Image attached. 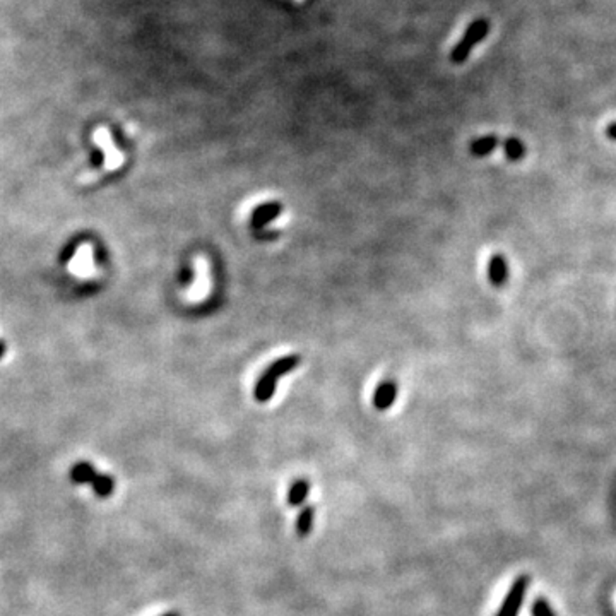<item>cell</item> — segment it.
Here are the masks:
<instances>
[{
	"mask_svg": "<svg viewBox=\"0 0 616 616\" xmlns=\"http://www.w3.org/2000/svg\"><path fill=\"white\" fill-rule=\"evenodd\" d=\"M308 493H310V483L307 479H298L291 485L290 491H288V503L291 507H298L305 502Z\"/></svg>",
	"mask_w": 616,
	"mask_h": 616,
	"instance_id": "8",
	"label": "cell"
},
{
	"mask_svg": "<svg viewBox=\"0 0 616 616\" xmlns=\"http://www.w3.org/2000/svg\"><path fill=\"white\" fill-rule=\"evenodd\" d=\"M96 474L98 473H96L94 466L87 461L78 462L70 469V479L75 483V485H86V483H93Z\"/></svg>",
	"mask_w": 616,
	"mask_h": 616,
	"instance_id": "7",
	"label": "cell"
},
{
	"mask_svg": "<svg viewBox=\"0 0 616 616\" xmlns=\"http://www.w3.org/2000/svg\"><path fill=\"white\" fill-rule=\"evenodd\" d=\"M93 490L96 493V497L99 498H106L110 497L111 493H113L115 490V479L111 478L110 474H96V478L93 479Z\"/></svg>",
	"mask_w": 616,
	"mask_h": 616,
	"instance_id": "11",
	"label": "cell"
},
{
	"mask_svg": "<svg viewBox=\"0 0 616 616\" xmlns=\"http://www.w3.org/2000/svg\"><path fill=\"white\" fill-rule=\"evenodd\" d=\"M4 353H6V344H4V341H0V358H2Z\"/></svg>",
	"mask_w": 616,
	"mask_h": 616,
	"instance_id": "16",
	"label": "cell"
},
{
	"mask_svg": "<svg viewBox=\"0 0 616 616\" xmlns=\"http://www.w3.org/2000/svg\"><path fill=\"white\" fill-rule=\"evenodd\" d=\"M300 365V356L298 355H288L283 358L276 359L273 365H269L261 378L255 383V401L257 402H267L274 395L276 387H278V380L285 375L293 371L295 368Z\"/></svg>",
	"mask_w": 616,
	"mask_h": 616,
	"instance_id": "1",
	"label": "cell"
},
{
	"mask_svg": "<svg viewBox=\"0 0 616 616\" xmlns=\"http://www.w3.org/2000/svg\"><path fill=\"white\" fill-rule=\"evenodd\" d=\"M283 207L279 202H266L262 206L255 207L254 214H252V226L254 228H264L269 223H273L279 214H281Z\"/></svg>",
	"mask_w": 616,
	"mask_h": 616,
	"instance_id": "4",
	"label": "cell"
},
{
	"mask_svg": "<svg viewBox=\"0 0 616 616\" xmlns=\"http://www.w3.org/2000/svg\"><path fill=\"white\" fill-rule=\"evenodd\" d=\"M395 395H398V386L392 380H383L377 387L374 395V406L378 411H387L394 404Z\"/></svg>",
	"mask_w": 616,
	"mask_h": 616,
	"instance_id": "5",
	"label": "cell"
},
{
	"mask_svg": "<svg viewBox=\"0 0 616 616\" xmlns=\"http://www.w3.org/2000/svg\"><path fill=\"white\" fill-rule=\"evenodd\" d=\"M503 149H505V156L510 161H519V159H522L526 156V146H524L522 141H519L515 137L507 139L503 142Z\"/></svg>",
	"mask_w": 616,
	"mask_h": 616,
	"instance_id": "12",
	"label": "cell"
},
{
	"mask_svg": "<svg viewBox=\"0 0 616 616\" xmlns=\"http://www.w3.org/2000/svg\"><path fill=\"white\" fill-rule=\"evenodd\" d=\"M163 616H180L178 613H166V615H163Z\"/></svg>",
	"mask_w": 616,
	"mask_h": 616,
	"instance_id": "17",
	"label": "cell"
},
{
	"mask_svg": "<svg viewBox=\"0 0 616 616\" xmlns=\"http://www.w3.org/2000/svg\"><path fill=\"white\" fill-rule=\"evenodd\" d=\"M606 135L611 139V141H616V122H611L610 125L606 127Z\"/></svg>",
	"mask_w": 616,
	"mask_h": 616,
	"instance_id": "14",
	"label": "cell"
},
{
	"mask_svg": "<svg viewBox=\"0 0 616 616\" xmlns=\"http://www.w3.org/2000/svg\"><path fill=\"white\" fill-rule=\"evenodd\" d=\"M295 2H297V4H302V2H305V0H295Z\"/></svg>",
	"mask_w": 616,
	"mask_h": 616,
	"instance_id": "18",
	"label": "cell"
},
{
	"mask_svg": "<svg viewBox=\"0 0 616 616\" xmlns=\"http://www.w3.org/2000/svg\"><path fill=\"white\" fill-rule=\"evenodd\" d=\"M531 613L533 616H558L557 611L553 610L550 605V601H546L545 598H538L531 606Z\"/></svg>",
	"mask_w": 616,
	"mask_h": 616,
	"instance_id": "13",
	"label": "cell"
},
{
	"mask_svg": "<svg viewBox=\"0 0 616 616\" xmlns=\"http://www.w3.org/2000/svg\"><path fill=\"white\" fill-rule=\"evenodd\" d=\"M529 575H519L510 586L509 593L503 598V603L500 606L497 616H519V611H521L524 605V599H526L527 589H529Z\"/></svg>",
	"mask_w": 616,
	"mask_h": 616,
	"instance_id": "3",
	"label": "cell"
},
{
	"mask_svg": "<svg viewBox=\"0 0 616 616\" xmlns=\"http://www.w3.org/2000/svg\"><path fill=\"white\" fill-rule=\"evenodd\" d=\"M314 521H315L314 507H310V505L303 507V509L300 510V514L297 517V534L300 536V538H307V536L310 534L312 527H314Z\"/></svg>",
	"mask_w": 616,
	"mask_h": 616,
	"instance_id": "9",
	"label": "cell"
},
{
	"mask_svg": "<svg viewBox=\"0 0 616 616\" xmlns=\"http://www.w3.org/2000/svg\"><path fill=\"white\" fill-rule=\"evenodd\" d=\"M488 278H490L491 285L498 288L505 285L507 279H509V266H507L503 255H491L490 264H488Z\"/></svg>",
	"mask_w": 616,
	"mask_h": 616,
	"instance_id": "6",
	"label": "cell"
},
{
	"mask_svg": "<svg viewBox=\"0 0 616 616\" xmlns=\"http://www.w3.org/2000/svg\"><path fill=\"white\" fill-rule=\"evenodd\" d=\"M488 31H490V23L486 19H476L474 23L469 24V27L466 30V33L461 38V42L455 45L454 50L450 54V60L454 63H462L466 62L469 54L473 51V48L478 45L479 42L486 38Z\"/></svg>",
	"mask_w": 616,
	"mask_h": 616,
	"instance_id": "2",
	"label": "cell"
},
{
	"mask_svg": "<svg viewBox=\"0 0 616 616\" xmlns=\"http://www.w3.org/2000/svg\"><path fill=\"white\" fill-rule=\"evenodd\" d=\"M497 146H498L497 135H486V137L476 139V141L471 142V153H473V156H476V158H483V156L490 154Z\"/></svg>",
	"mask_w": 616,
	"mask_h": 616,
	"instance_id": "10",
	"label": "cell"
},
{
	"mask_svg": "<svg viewBox=\"0 0 616 616\" xmlns=\"http://www.w3.org/2000/svg\"><path fill=\"white\" fill-rule=\"evenodd\" d=\"M101 163H103V154L99 153V151H96L93 154V166H101Z\"/></svg>",
	"mask_w": 616,
	"mask_h": 616,
	"instance_id": "15",
	"label": "cell"
}]
</instances>
